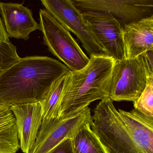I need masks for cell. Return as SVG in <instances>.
Masks as SVG:
<instances>
[{"mask_svg":"<svg viewBox=\"0 0 153 153\" xmlns=\"http://www.w3.org/2000/svg\"><path fill=\"white\" fill-rule=\"evenodd\" d=\"M115 62L105 55H92L83 68L70 71L65 77L59 117L76 113L94 101L109 98Z\"/></svg>","mask_w":153,"mask_h":153,"instance_id":"obj_3","label":"cell"},{"mask_svg":"<svg viewBox=\"0 0 153 153\" xmlns=\"http://www.w3.org/2000/svg\"><path fill=\"white\" fill-rule=\"evenodd\" d=\"M39 16L44 44L49 51L63 62L71 71L84 68L89 62V58L85 54L69 31L45 9L40 10Z\"/></svg>","mask_w":153,"mask_h":153,"instance_id":"obj_4","label":"cell"},{"mask_svg":"<svg viewBox=\"0 0 153 153\" xmlns=\"http://www.w3.org/2000/svg\"><path fill=\"white\" fill-rule=\"evenodd\" d=\"M67 74L62 76L53 83L44 98L40 102L42 120L59 117L62 91Z\"/></svg>","mask_w":153,"mask_h":153,"instance_id":"obj_15","label":"cell"},{"mask_svg":"<svg viewBox=\"0 0 153 153\" xmlns=\"http://www.w3.org/2000/svg\"><path fill=\"white\" fill-rule=\"evenodd\" d=\"M48 153H76L71 138L63 140Z\"/></svg>","mask_w":153,"mask_h":153,"instance_id":"obj_18","label":"cell"},{"mask_svg":"<svg viewBox=\"0 0 153 153\" xmlns=\"http://www.w3.org/2000/svg\"><path fill=\"white\" fill-rule=\"evenodd\" d=\"M89 107L69 115L42 120L29 153H48L63 140L72 138L84 124L92 120Z\"/></svg>","mask_w":153,"mask_h":153,"instance_id":"obj_6","label":"cell"},{"mask_svg":"<svg viewBox=\"0 0 153 153\" xmlns=\"http://www.w3.org/2000/svg\"><path fill=\"white\" fill-rule=\"evenodd\" d=\"M147 78L141 55L115 61L109 85V99L134 103L145 89Z\"/></svg>","mask_w":153,"mask_h":153,"instance_id":"obj_5","label":"cell"},{"mask_svg":"<svg viewBox=\"0 0 153 153\" xmlns=\"http://www.w3.org/2000/svg\"><path fill=\"white\" fill-rule=\"evenodd\" d=\"M70 71L47 56H27L0 72V105L40 102L53 83Z\"/></svg>","mask_w":153,"mask_h":153,"instance_id":"obj_2","label":"cell"},{"mask_svg":"<svg viewBox=\"0 0 153 153\" xmlns=\"http://www.w3.org/2000/svg\"><path fill=\"white\" fill-rule=\"evenodd\" d=\"M81 12L107 13L124 26L153 16V0H73Z\"/></svg>","mask_w":153,"mask_h":153,"instance_id":"obj_8","label":"cell"},{"mask_svg":"<svg viewBox=\"0 0 153 153\" xmlns=\"http://www.w3.org/2000/svg\"><path fill=\"white\" fill-rule=\"evenodd\" d=\"M133 105L134 109L153 118V77H147L145 89Z\"/></svg>","mask_w":153,"mask_h":153,"instance_id":"obj_17","label":"cell"},{"mask_svg":"<svg viewBox=\"0 0 153 153\" xmlns=\"http://www.w3.org/2000/svg\"><path fill=\"white\" fill-rule=\"evenodd\" d=\"M16 47L10 42L0 16V72L20 59Z\"/></svg>","mask_w":153,"mask_h":153,"instance_id":"obj_16","label":"cell"},{"mask_svg":"<svg viewBox=\"0 0 153 153\" xmlns=\"http://www.w3.org/2000/svg\"><path fill=\"white\" fill-rule=\"evenodd\" d=\"M20 148L16 118L10 107L0 105V153H17Z\"/></svg>","mask_w":153,"mask_h":153,"instance_id":"obj_13","label":"cell"},{"mask_svg":"<svg viewBox=\"0 0 153 153\" xmlns=\"http://www.w3.org/2000/svg\"><path fill=\"white\" fill-rule=\"evenodd\" d=\"M0 16L9 37L27 41L31 33L40 30L32 10L23 4L0 2Z\"/></svg>","mask_w":153,"mask_h":153,"instance_id":"obj_10","label":"cell"},{"mask_svg":"<svg viewBox=\"0 0 153 153\" xmlns=\"http://www.w3.org/2000/svg\"><path fill=\"white\" fill-rule=\"evenodd\" d=\"M82 16L102 48L105 55L115 61L124 59L123 27L107 13L97 11L82 12Z\"/></svg>","mask_w":153,"mask_h":153,"instance_id":"obj_9","label":"cell"},{"mask_svg":"<svg viewBox=\"0 0 153 153\" xmlns=\"http://www.w3.org/2000/svg\"><path fill=\"white\" fill-rule=\"evenodd\" d=\"M16 118L19 145L24 153H29L36 140L42 120L40 102L10 106Z\"/></svg>","mask_w":153,"mask_h":153,"instance_id":"obj_11","label":"cell"},{"mask_svg":"<svg viewBox=\"0 0 153 153\" xmlns=\"http://www.w3.org/2000/svg\"><path fill=\"white\" fill-rule=\"evenodd\" d=\"M91 128L107 153H153V118L134 109L117 110L105 98L97 105Z\"/></svg>","mask_w":153,"mask_h":153,"instance_id":"obj_1","label":"cell"},{"mask_svg":"<svg viewBox=\"0 0 153 153\" xmlns=\"http://www.w3.org/2000/svg\"><path fill=\"white\" fill-rule=\"evenodd\" d=\"M124 59H132L153 50V16L124 26Z\"/></svg>","mask_w":153,"mask_h":153,"instance_id":"obj_12","label":"cell"},{"mask_svg":"<svg viewBox=\"0 0 153 153\" xmlns=\"http://www.w3.org/2000/svg\"><path fill=\"white\" fill-rule=\"evenodd\" d=\"M91 122L92 120L84 124L71 138L75 152L107 153L98 137L92 130Z\"/></svg>","mask_w":153,"mask_h":153,"instance_id":"obj_14","label":"cell"},{"mask_svg":"<svg viewBox=\"0 0 153 153\" xmlns=\"http://www.w3.org/2000/svg\"><path fill=\"white\" fill-rule=\"evenodd\" d=\"M42 4L57 21L74 33L89 57L105 55L104 51L85 22L82 12L72 0H42Z\"/></svg>","mask_w":153,"mask_h":153,"instance_id":"obj_7","label":"cell"},{"mask_svg":"<svg viewBox=\"0 0 153 153\" xmlns=\"http://www.w3.org/2000/svg\"><path fill=\"white\" fill-rule=\"evenodd\" d=\"M147 76L153 77V50L146 52L141 55Z\"/></svg>","mask_w":153,"mask_h":153,"instance_id":"obj_19","label":"cell"}]
</instances>
